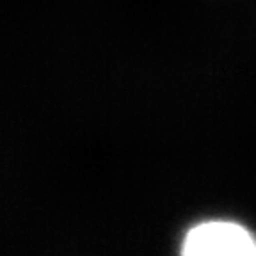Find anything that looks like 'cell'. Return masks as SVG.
Segmentation results:
<instances>
[{
	"mask_svg": "<svg viewBox=\"0 0 256 256\" xmlns=\"http://www.w3.org/2000/svg\"><path fill=\"white\" fill-rule=\"evenodd\" d=\"M182 256H256V236L230 220H208L188 230Z\"/></svg>",
	"mask_w": 256,
	"mask_h": 256,
	"instance_id": "1",
	"label": "cell"
}]
</instances>
